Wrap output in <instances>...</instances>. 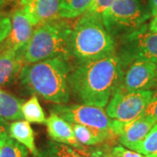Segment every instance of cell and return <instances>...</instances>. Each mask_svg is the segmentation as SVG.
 <instances>
[{
    "mask_svg": "<svg viewBox=\"0 0 157 157\" xmlns=\"http://www.w3.org/2000/svg\"><path fill=\"white\" fill-rule=\"evenodd\" d=\"M52 112L69 123L79 124L112 134L113 119L107 115V112L104 111L102 107L86 104L70 106L60 104L53 107Z\"/></svg>",
    "mask_w": 157,
    "mask_h": 157,
    "instance_id": "8",
    "label": "cell"
},
{
    "mask_svg": "<svg viewBox=\"0 0 157 157\" xmlns=\"http://www.w3.org/2000/svg\"><path fill=\"white\" fill-rule=\"evenodd\" d=\"M141 115L153 118L157 122V94H155L153 96L152 100L149 101V103L147 104V106Z\"/></svg>",
    "mask_w": 157,
    "mask_h": 157,
    "instance_id": "26",
    "label": "cell"
},
{
    "mask_svg": "<svg viewBox=\"0 0 157 157\" xmlns=\"http://www.w3.org/2000/svg\"><path fill=\"white\" fill-rule=\"evenodd\" d=\"M114 39L107 32L102 17L84 13L72 27L70 52L78 63L92 61L116 52Z\"/></svg>",
    "mask_w": 157,
    "mask_h": 157,
    "instance_id": "3",
    "label": "cell"
},
{
    "mask_svg": "<svg viewBox=\"0 0 157 157\" xmlns=\"http://www.w3.org/2000/svg\"><path fill=\"white\" fill-rule=\"evenodd\" d=\"M118 55L123 68L135 59H143L157 64V33L149 31L147 25L120 38Z\"/></svg>",
    "mask_w": 157,
    "mask_h": 157,
    "instance_id": "6",
    "label": "cell"
},
{
    "mask_svg": "<svg viewBox=\"0 0 157 157\" xmlns=\"http://www.w3.org/2000/svg\"><path fill=\"white\" fill-rule=\"evenodd\" d=\"M150 15L139 0H114L103 13L102 20L107 32L114 39L140 29Z\"/></svg>",
    "mask_w": 157,
    "mask_h": 157,
    "instance_id": "5",
    "label": "cell"
},
{
    "mask_svg": "<svg viewBox=\"0 0 157 157\" xmlns=\"http://www.w3.org/2000/svg\"><path fill=\"white\" fill-rule=\"evenodd\" d=\"M72 26L59 18L38 25L24 50L25 64H33L54 58L69 59Z\"/></svg>",
    "mask_w": 157,
    "mask_h": 157,
    "instance_id": "4",
    "label": "cell"
},
{
    "mask_svg": "<svg viewBox=\"0 0 157 157\" xmlns=\"http://www.w3.org/2000/svg\"><path fill=\"white\" fill-rule=\"evenodd\" d=\"M151 91L154 92V95H155V94H157V70H156V75H155V81H154V85H153V87H152Z\"/></svg>",
    "mask_w": 157,
    "mask_h": 157,
    "instance_id": "30",
    "label": "cell"
},
{
    "mask_svg": "<svg viewBox=\"0 0 157 157\" xmlns=\"http://www.w3.org/2000/svg\"><path fill=\"white\" fill-rule=\"evenodd\" d=\"M156 123L155 119L145 115H141L129 122L113 120L111 132L114 136L119 137L121 145L134 150Z\"/></svg>",
    "mask_w": 157,
    "mask_h": 157,
    "instance_id": "10",
    "label": "cell"
},
{
    "mask_svg": "<svg viewBox=\"0 0 157 157\" xmlns=\"http://www.w3.org/2000/svg\"><path fill=\"white\" fill-rule=\"evenodd\" d=\"M9 135L11 138L26 147L34 156H37L39 155V151L35 145L34 132L30 125V122L27 121L19 120L10 124Z\"/></svg>",
    "mask_w": 157,
    "mask_h": 157,
    "instance_id": "15",
    "label": "cell"
},
{
    "mask_svg": "<svg viewBox=\"0 0 157 157\" xmlns=\"http://www.w3.org/2000/svg\"><path fill=\"white\" fill-rule=\"evenodd\" d=\"M33 26L59 18L60 0H19Z\"/></svg>",
    "mask_w": 157,
    "mask_h": 157,
    "instance_id": "11",
    "label": "cell"
},
{
    "mask_svg": "<svg viewBox=\"0 0 157 157\" xmlns=\"http://www.w3.org/2000/svg\"><path fill=\"white\" fill-rule=\"evenodd\" d=\"M24 50L5 48L0 53V86L13 80L25 66Z\"/></svg>",
    "mask_w": 157,
    "mask_h": 157,
    "instance_id": "13",
    "label": "cell"
},
{
    "mask_svg": "<svg viewBox=\"0 0 157 157\" xmlns=\"http://www.w3.org/2000/svg\"><path fill=\"white\" fill-rule=\"evenodd\" d=\"M7 1H11V0H0V2H4V3H6Z\"/></svg>",
    "mask_w": 157,
    "mask_h": 157,
    "instance_id": "31",
    "label": "cell"
},
{
    "mask_svg": "<svg viewBox=\"0 0 157 157\" xmlns=\"http://www.w3.org/2000/svg\"><path fill=\"white\" fill-rule=\"evenodd\" d=\"M148 2H149L151 15L157 13V0H148Z\"/></svg>",
    "mask_w": 157,
    "mask_h": 157,
    "instance_id": "29",
    "label": "cell"
},
{
    "mask_svg": "<svg viewBox=\"0 0 157 157\" xmlns=\"http://www.w3.org/2000/svg\"><path fill=\"white\" fill-rule=\"evenodd\" d=\"M71 125L73 127V133L76 139L83 146L97 145L113 136L110 133L91 128L89 127L83 125H79V124H71Z\"/></svg>",
    "mask_w": 157,
    "mask_h": 157,
    "instance_id": "16",
    "label": "cell"
},
{
    "mask_svg": "<svg viewBox=\"0 0 157 157\" xmlns=\"http://www.w3.org/2000/svg\"><path fill=\"white\" fill-rule=\"evenodd\" d=\"M34 157H77L74 147L62 143H51L49 147Z\"/></svg>",
    "mask_w": 157,
    "mask_h": 157,
    "instance_id": "22",
    "label": "cell"
},
{
    "mask_svg": "<svg viewBox=\"0 0 157 157\" xmlns=\"http://www.w3.org/2000/svg\"><path fill=\"white\" fill-rule=\"evenodd\" d=\"M107 157H147L135 150L125 148L121 146H115L108 149Z\"/></svg>",
    "mask_w": 157,
    "mask_h": 157,
    "instance_id": "25",
    "label": "cell"
},
{
    "mask_svg": "<svg viewBox=\"0 0 157 157\" xmlns=\"http://www.w3.org/2000/svg\"><path fill=\"white\" fill-rule=\"evenodd\" d=\"M147 28L149 31L151 32H155V33H157V13L152 15L151 21L149 23Z\"/></svg>",
    "mask_w": 157,
    "mask_h": 157,
    "instance_id": "28",
    "label": "cell"
},
{
    "mask_svg": "<svg viewBox=\"0 0 157 157\" xmlns=\"http://www.w3.org/2000/svg\"><path fill=\"white\" fill-rule=\"evenodd\" d=\"M45 124L49 136L54 141L73 147L83 146L76 139L71 123L55 113H51L50 116L45 121Z\"/></svg>",
    "mask_w": 157,
    "mask_h": 157,
    "instance_id": "14",
    "label": "cell"
},
{
    "mask_svg": "<svg viewBox=\"0 0 157 157\" xmlns=\"http://www.w3.org/2000/svg\"><path fill=\"white\" fill-rule=\"evenodd\" d=\"M134 150L147 157H157V123Z\"/></svg>",
    "mask_w": 157,
    "mask_h": 157,
    "instance_id": "20",
    "label": "cell"
},
{
    "mask_svg": "<svg viewBox=\"0 0 157 157\" xmlns=\"http://www.w3.org/2000/svg\"><path fill=\"white\" fill-rule=\"evenodd\" d=\"M113 2L114 0H93L89 8L85 13L102 17L103 13L112 6Z\"/></svg>",
    "mask_w": 157,
    "mask_h": 157,
    "instance_id": "23",
    "label": "cell"
},
{
    "mask_svg": "<svg viewBox=\"0 0 157 157\" xmlns=\"http://www.w3.org/2000/svg\"><path fill=\"white\" fill-rule=\"evenodd\" d=\"M28 155L27 147L11 136L0 145V157H28Z\"/></svg>",
    "mask_w": 157,
    "mask_h": 157,
    "instance_id": "21",
    "label": "cell"
},
{
    "mask_svg": "<svg viewBox=\"0 0 157 157\" xmlns=\"http://www.w3.org/2000/svg\"><path fill=\"white\" fill-rule=\"evenodd\" d=\"M157 64L143 59L130 61L123 68L121 88L125 92L151 90L156 75Z\"/></svg>",
    "mask_w": 157,
    "mask_h": 157,
    "instance_id": "9",
    "label": "cell"
},
{
    "mask_svg": "<svg viewBox=\"0 0 157 157\" xmlns=\"http://www.w3.org/2000/svg\"><path fill=\"white\" fill-rule=\"evenodd\" d=\"M153 96L151 90L125 92L120 87L108 102L106 112L113 120L132 121L141 116Z\"/></svg>",
    "mask_w": 157,
    "mask_h": 157,
    "instance_id": "7",
    "label": "cell"
},
{
    "mask_svg": "<svg viewBox=\"0 0 157 157\" xmlns=\"http://www.w3.org/2000/svg\"><path fill=\"white\" fill-rule=\"evenodd\" d=\"M67 59L54 58L25 65L20 73L21 82L32 93L59 105L70 99Z\"/></svg>",
    "mask_w": 157,
    "mask_h": 157,
    "instance_id": "2",
    "label": "cell"
},
{
    "mask_svg": "<svg viewBox=\"0 0 157 157\" xmlns=\"http://www.w3.org/2000/svg\"><path fill=\"white\" fill-rule=\"evenodd\" d=\"M4 4V2H0V44L8 37L11 28V19L1 11Z\"/></svg>",
    "mask_w": 157,
    "mask_h": 157,
    "instance_id": "24",
    "label": "cell"
},
{
    "mask_svg": "<svg viewBox=\"0 0 157 157\" xmlns=\"http://www.w3.org/2000/svg\"><path fill=\"white\" fill-rule=\"evenodd\" d=\"M9 137V125L5 119L0 117V145H2Z\"/></svg>",
    "mask_w": 157,
    "mask_h": 157,
    "instance_id": "27",
    "label": "cell"
},
{
    "mask_svg": "<svg viewBox=\"0 0 157 157\" xmlns=\"http://www.w3.org/2000/svg\"><path fill=\"white\" fill-rule=\"evenodd\" d=\"M33 25L30 22L22 7L15 10L11 16V32L6 38V47L20 50L25 47L33 33Z\"/></svg>",
    "mask_w": 157,
    "mask_h": 157,
    "instance_id": "12",
    "label": "cell"
},
{
    "mask_svg": "<svg viewBox=\"0 0 157 157\" xmlns=\"http://www.w3.org/2000/svg\"><path fill=\"white\" fill-rule=\"evenodd\" d=\"M123 67L117 53L78 63L69 73L70 90L83 104L104 107L121 86Z\"/></svg>",
    "mask_w": 157,
    "mask_h": 157,
    "instance_id": "1",
    "label": "cell"
},
{
    "mask_svg": "<svg viewBox=\"0 0 157 157\" xmlns=\"http://www.w3.org/2000/svg\"><path fill=\"white\" fill-rule=\"evenodd\" d=\"M22 101L0 90V117L6 121H19L24 119Z\"/></svg>",
    "mask_w": 157,
    "mask_h": 157,
    "instance_id": "17",
    "label": "cell"
},
{
    "mask_svg": "<svg viewBox=\"0 0 157 157\" xmlns=\"http://www.w3.org/2000/svg\"><path fill=\"white\" fill-rule=\"evenodd\" d=\"M93 0H60L59 17L74 18L83 15Z\"/></svg>",
    "mask_w": 157,
    "mask_h": 157,
    "instance_id": "18",
    "label": "cell"
},
{
    "mask_svg": "<svg viewBox=\"0 0 157 157\" xmlns=\"http://www.w3.org/2000/svg\"><path fill=\"white\" fill-rule=\"evenodd\" d=\"M22 113L24 119L30 123H45V113L36 95L31 97L23 104Z\"/></svg>",
    "mask_w": 157,
    "mask_h": 157,
    "instance_id": "19",
    "label": "cell"
}]
</instances>
